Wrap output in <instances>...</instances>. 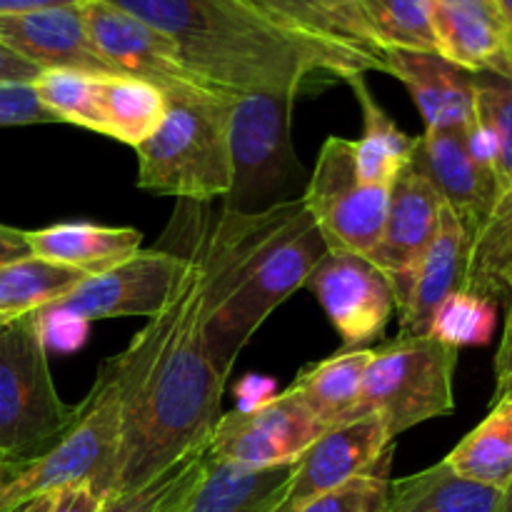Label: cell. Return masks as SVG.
Returning a JSON list of instances; mask_svg holds the SVG:
<instances>
[{
	"instance_id": "28",
	"label": "cell",
	"mask_w": 512,
	"mask_h": 512,
	"mask_svg": "<svg viewBox=\"0 0 512 512\" xmlns=\"http://www.w3.org/2000/svg\"><path fill=\"white\" fill-rule=\"evenodd\" d=\"M98 105L103 135L138 148L165 118L168 98L160 88L128 75H100Z\"/></svg>"
},
{
	"instance_id": "40",
	"label": "cell",
	"mask_w": 512,
	"mask_h": 512,
	"mask_svg": "<svg viewBox=\"0 0 512 512\" xmlns=\"http://www.w3.org/2000/svg\"><path fill=\"white\" fill-rule=\"evenodd\" d=\"M505 305V328L500 338L498 353H495V395L503 393L512 385V293L503 300Z\"/></svg>"
},
{
	"instance_id": "31",
	"label": "cell",
	"mask_w": 512,
	"mask_h": 512,
	"mask_svg": "<svg viewBox=\"0 0 512 512\" xmlns=\"http://www.w3.org/2000/svg\"><path fill=\"white\" fill-rule=\"evenodd\" d=\"M208 465L210 448L205 443L170 465L168 470L155 475L150 483L128 493L110 495L100 512H178L180 505L198 488Z\"/></svg>"
},
{
	"instance_id": "23",
	"label": "cell",
	"mask_w": 512,
	"mask_h": 512,
	"mask_svg": "<svg viewBox=\"0 0 512 512\" xmlns=\"http://www.w3.org/2000/svg\"><path fill=\"white\" fill-rule=\"evenodd\" d=\"M293 465L253 470L210 455L198 488L178 512H275L285 498Z\"/></svg>"
},
{
	"instance_id": "16",
	"label": "cell",
	"mask_w": 512,
	"mask_h": 512,
	"mask_svg": "<svg viewBox=\"0 0 512 512\" xmlns=\"http://www.w3.org/2000/svg\"><path fill=\"white\" fill-rule=\"evenodd\" d=\"M268 23L338 55L360 73H385V50L355 0H238Z\"/></svg>"
},
{
	"instance_id": "22",
	"label": "cell",
	"mask_w": 512,
	"mask_h": 512,
	"mask_svg": "<svg viewBox=\"0 0 512 512\" xmlns=\"http://www.w3.org/2000/svg\"><path fill=\"white\" fill-rule=\"evenodd\" d=\"M140 243H143L140 230L110 228V225L83 223V220L55 223L28 233L30 255L68 265L85 275H98L123 263L138 253Z\"/></svg>"
},
{
	"instance_id": "11",
	"label": "cell",
	"mask_w": 512,
	"mask_h": 512,
	"mask_svg": "<svg viewBox=\"0 0 512 512\" xmlns=\"http://www.w3.org/2000/svg\"><path fill=\"white\" fill-rule=\"evenodd\" d=\"M325 425L293 393L275 395L253 410L220 415L210 433L208 448L215 460L265 470L293 465L320 435Z\"/></svg>"
},
{
	"instance_id": "20",
	"label": "cell",
	"mask_w": 512,
	"mask_h": 512,
	"mask_svg": "<svg viewBox=\"0 0 512 512\" xmlns=\"http://www.w3.org/2000/svg\"><path fill=\"white\" fill-rule=\"evenodd\" d=\"M385 73L413 95L425 130H465L475 120V73L440 53L390 48L385 50Z\"/></svg>"
},
{
	"instance_id": "5",
	"label": "cell",
	"mask_w": 512,
	"mask_h": 512,
	"mask_svg": "<svg viewBox=\"0 0 512 512\" xmlns=\"http://www.w3.org/2000/svg\"><path fill=\"white\" fill-rule=\"evenodd\" d=\"M120 433L123 383L113 355L100 365L88 398L78 403L73 423L60 433V438L28 463H5V473L0 478V512L75 483H95L110 495Z\"/></svg>"
},
{
	"instance_id": "44",
	"label": "cell",
	"mask_w": 512,
	"mask_h": 512,
	"mask_svg": "<svg viewBox=\"0 0 512 512\" xmlns=\"http://www.w3.org/2000/svg\"><path fill=\"white\" fill-rule=\"evenodd\" d=\"M83 0H0V18L3 15H25L38 13L48 8H63V5H78Z\"/></svg>"
},
{
	"instance_id": "26",
	"label": "cell",
	"mask_w": 512,
	"mask_h": 512,
	"mask_svg": "<svg viewBox=\"0 0 512 512\" xmlns=\"http://www.w3.org/2000/svg\"><path fill=\"white\" fill-rule=\"evenodd\" d=\"M373 350L358 348L345 350L328 360L308 365L300 370L293 390L310 413L325 425V430L355 420L360 405V390H363V373Z\"/></svg>"
},
{
	"instance_id": "43",
	"label": "cell",
	"mask_w": 512,
	"mask_h": 512,
	"mask_svg": "<svg viewBox=\"0 0 512 512\" xmlns=\"http://www.w3.org/2000/svg\"><path fill=\"white\" fill-rule=\"evenodd\" d=\"M25 255H30L28 233L18 228H8V225H0V265L25 258Z\"/></svg>"
},
{
	"instance_id": "17",
	"label": "cell",
	"mask_w": 512,
	"mask_h": 512,
	"mask_svg": "<svg viewBox=\"0 0 512 512\" xmlns=\"http://www.w3.org/2000/svg\"><path fill=\"white\" fill-rule=\"evenodd\" d=\"M0 43L38 70H83V73L118 75L98 53L85 25L83 8L38 10L0 18Z\"/></svg>"
},
{
	"instance_id": "3",
	"label": "cell",
	"mask_w": 512,
	"mask_h": 512,
	"mask_svg": "<svg viewBox=\"0 0 512 512\" xmlns=\"http://www.w3.org/2000/svg\"><path fill=\"white\" fill-rule=\"evenodd\" d=\"M143 20L215 93L295 95L320 78L358 75L338 55L268 23L238 0H100Z\"/></svg>"
},
{
	"instance_id": "35",
	"label": "cell",
	"mask_w": 512,
	"mask_h": 512,
	"mask_svg": "<svg viewBox=\"0 0 512 512\" xmlns=\"http://www.w3.org/2000/svg\"><path fill=\"white\" fill-rule=\"evenodd\" d=\"M475 118L493 133L498 145L495 178L500 193L512 190V78L475 73Z\"/></svg>"
},
{
	"instance_id": "14",
	"label": "cell",
	"mask_w": 512,
	"mask_h": 512,
	"mask_svg": "<svg viewBox=\"0 0 512 512\" xmlns=\"http://www.w3.org/2000/svg\"><path fill=\"white\" fill-rule=\"evenodd\" d=\"M390 448L393 438L375 415L325 430L293 463L288 490L275 512H295L348 480L388 468Z\"/></svg>"
},
{
	"instance_id": "21",
	"label": "cell",
	"mask_w": 512,
	"mask_h": 512,
	"mask_svg": "<svg viewBox=\"0 0 512 512\" xmlns=\"http://www.w3.org/2000/svg\"><path fill=\"white\" fill-rule=\"evenodd\" d=\"M470 243H473V235L460 223L458 215L448 205H443L438 233L415 270L408 298L398 308L400 338L428 335L433 315L438 313L440 305L453 293L463 290Z\"/></svg>"
},
{
	"instance_id": "42",
	"label": "cell",
	"mask_w": 512,
	"mask_h": 512,
	"mask_svg": "<svg viewBox=\"0 0 512 512\" xmlns=\"http://www.w3.org/2000/svg\"><path fill=\"white\" fill-rule=\"evenodd\" d=\"M40 70L33 63L15 55L13 50L0 43V80H13V83H33Z\"/></svg>"
},
{
	"instance_id": "9",
	"label": "cell",
	"mask_w": 512,
	"mask_h": 512,
	"mask_svg": "<svg viewBox=\"0 0 512 512\" xmlns=\"http://www.w3.org/2000/svg\"><path fill=\"white\" fill-rule=\"evenodd\" d=\"M388 190L365 185L355 168L353 140L330 135L305 185L303 203L328 250H348L365 258L383 233Z\"/></svg>"
},
{
	"instance_id": "27",
	"label": "cell",
	"mask_w": 512,
	"mask_h": 512,
	"mask_svg": "<svg viewBox=\"0 0 512 512\" xmlns=\"http://www.w3.org/2000/svg\"><path fill=\"white\" fill-rule=\"evenodd\" d=\"M463 290L495 305L512 293V190L498 195L475 230Z\"/></svg>"
},
{
	"instance_id": "24",
	"label": "cell",
	"mask_w": 512,
	"mask_h": 512,
	"mask_svg": "<svg viewBox=\"0 0 512 512\" xmlns=\"http://www.w3.org/2000/svg\"><path fill=\"white\" fill-rule=\"evenodd\" d=\"M345 83L353 88L363 113V135L355 143V168L365 185L390 188L393 180L410 165L415 138L405 133L388 115V110L375 100L365 83V73L353 75Z\"/></svg>"
},
{
	"instance_id": "37",
	"label": "cell",
	"mask_w": 512,
	"mask_h": 512,
	"mask_svg": "<svg viewBox=\"0 0 512 512\" xmlns=\"http://www.w3.org/2000/svg\"><path fill=\"white\" fill-rule=\"evenodd\" d=\"M35 325H38V335L43 340L45 350H55V353H75L85 345L90 333V323L80 315L68 313V310L45 308L33 313Z\"/></svg>"
},
{
	"instance_id": "33",
	"label": "cell",
	"mask_w": 512,
	"mask_h": 512,
	"mask_svg": "<svg viewBox=\"0 0 512 512\" xmlns=\"http://www.w3.org/2000/svg\"><path fill=\"white\" fill-rule=\"evenodd\" d=\"M40 105L55 118V123H70L103 135V118L98 105V73L83 70H40L33 80Z\"/></svg>"
},
{
	"instance_id": "13",
	"label": "cell",
	"mask_w": 512,
	"mask_h": 512,
	"mask_svg": "<svg viewBox=\"0 0 512 512\" xmlns=\"http://www.w3.org/2000/svg\"><path fill=\"white\" fill-rule=\"evenodd\" d=\"M80 8L95 48L118 75L145 80L163 90L165 98H185L210 90L180 63L170 40L143 20L100 0H83Z\"/></svg>"
},
{
	"instance_id": "34",
	"label": "cell",
	"mask_w": 512,
	"mask_h": 512,
	"mask_svg": "<svg viewBox=\"0 0 512 512\" xmlns=\"http://www.w3.org/2000/svg\"><path fill=\"white\" fill-rule=\"evenodd\" d=\"M495 320H498V305L468 290H458L433 315L428 335L455 350L468 348V345H485L493 338Z\"/></svg>"
},
{
	"instance_id": "30",
	"label": "cell",
	"mask_w": 512,
	"mask_h": 512,
	"mask_svg": "<svg viewBox=\"0 0 512 512\" xmlns=\"http://www.w3.org/2000/svg\"><path fill=\"white\" fill-rule=\"evenodd\" d=\"M455 475L503 493L512 480V410L490 405V415L445 458Z\"/></svg>"
},
{
	"instance_id": "10",
	"label": "cell",
	"mask_w": 512,
	"mask_h": 512,
	"mask_svg": "<svg viewBox=\"0 0 512 512\" xmlns=\"http://www.w3.org/2000/svg\"><path fill=\"white\" fill-rule=\"evenodd\" d=\"M188 258L170 250H138L123 263L88 275L50 308L68 310L88 323L108 318H155L183 285Z\"/></svg>"
},
{
	"instance_id": "25",
	"label": "cell",
	"mask_w": 512,
	"mask_h": 512,
	"mask_svg": "<svg viewBox=\"0 0 512 512\" xmlns=\"http://www.w3.org/2000/svg\"><path fill=\"white\" fill-rule=\"evenodd\" d=\"M503 493L473 483L440 460L408 478L390 480L383 512H498Z\"/></svg>"
},
{
	"instance_id": "7",
	"label": "cell",
	"mask_w": 512,
	"mask_h": 512,
	"mask_svg": "<svg viewBox=\"0 0 512 512\" xmlns=\"http://www.w3.org/2000/svg\"><path fill=\"white\" fill-rule=\"evenodd\" d=\"M78 405L60 400L33 315L0 325V460L28 463L73 423Z\"/></svg>"
},
{
	"instance_id": "39",
	"label": "cell",
	"mask_w": 512,
	"mask_h": 512,
	"mask_svg": "<svg viewBox=\"0 0 512 512\" xmlns=\"http://www.w3.org/2000/svg\"><path fill=\"white\" fill-rule=\"evenodd\" d=\"M108 495L95 483H75L55 490L53 505L48 512H100Z\"/></svg>"
},
{
	"instance_id": "50",
	"label": "cell",
	"mask_w": 512,
	"mask_h": 512,
	"mask_svg": "<svg viewBox=\"0 0 512 512\" xmlns=\"http://www.w3.org/2000/svg\"><path fill=\"white\" fill-rule=\"evenodd\" d=\"M0 325H3V320H0Z\"/></svg>"
},
{
	"instance_id": "15",
	"label": "cell",
	"mask_w": 512,
	"mask_h": 512,
	"mask_svg": "<svg viewBox=\"0 0 512 512\" xmlns=\"http://www.w3.org/2000/svg\"><path fill=\"white\" fill-rule=\"evenodd\" d=\"M443 205L433 183L413 165H408L390 185L383 233L365 258L385 275L393 288L395 310L408 298L415 270L438 233Z\"/></svg>"
},
{
	"instance_id": "4",
	"label": "cell",
	"mask_w": 512,
	"mask_h": 512,
	"mask_svg": "<svg viewBox=\"0 0 512 512\" xmlns=\"http://www.w3.org/2000/svg\"><path fill=\"white\" fill-rule=\"evenodd\" d=\"M235 98L200 90L168 98L163 123L138 155V188L180 200L225 198L230 188V110Z\"/></svg>"
},
{
	"instance_id": "38",
	"label": "cell",
	"mask_w": 512,
	"mask_h": 512,
	"mask_svg": "<svg viewBox=\"0 0 512 512\" xmlns=\"http://www.w3.org/2000/svg\"><path fill=\"white\" fill-rule=\"evenodd\" d=\"M43 123H55V118L40 105L33 85L0 80V128Z\"/></svg>"
},
{
	"instance_id": "2",
	"label": "cell",
	"mask_w": 512,
	"mask_h": 512,
	"mask_svg": "<svg viewBox=\"0 0 512 512\" xmlns=\"http://www.w3.org/2000/svg\"><path fill=\"white\" fill-rule=\"evenodd\" d=\"M323 235L303 198L260 215H220L198 250L205 268V345L228 378L255 330L325 255Z\"/></svg>"
},
{
	"instance_id": "1",
	"label": "cell",
	"mask_w": 512,
	"mask_h": 512,
	"mask_svg": "<svg viewBox=\"0 0 512 512\" xmlns=\"http://www.w3.org/2000/svg\"><path fill=\"white\" fill-rule=\"evenodd\" d=\"M123 383V433L110 495L150 483L210 440L225 375L205 345V268L198 253L173 303L115 355ZM108 495V498H110Z\"/></svg>"
},
{
	"instance_id": "19",
	"label": "cell",
	"mask_w": 512,
	"mask_h": 512,
	"mask_svg": "<svg viewBox=\"0 0 512 512\" xmlns=\"http://www.w3.org/2000/svg\"><path fill=\"white\" fill-rule=\"evenodd\" d=\"M438 53L468 73L512 78V35L495 0H428Z\"/></svg>"
},
{
	"instance_id": "18",
	"label": "cell",
	"mask_w": 512,
	"mask_h": 512,
	"mask_svg": "<svg viewBox=\"0 0 512 512\" xmlns=\"http://www.w3.org/2000/svg\"><path fill=\"white\" fill-rule=\"evenodd\" d=\"M410 165L433 183L443 203L475 235L498 200L500 188L493 170L475 163L468 153L465 130H425L415 138Z\"/></svg>"
},
{
	"instance_id": "8",
	"label": "cell",
	"mask_w": 512,
	"mask_h": 512,
	"mask_svg": "<svg viewBox=\"0 0 512 512\" xmlns=\"http://www.w3.org/2000/svg\"><path fill=\"white\" fill-rule=\"evenodd\" d=\"M458 350L433 335L395 338L370 353L355 420L375 415L390 438L455 410Z\"/></svg>"
},
{
	"instance_id": "29",
	"label": "cell",
	"mask_w": 512,
	"mask_h": 512,
	"mask_svg": "<svg viewBox=\"0 0 512 512\" xmlns=\"http://www.w3.org/2000/svg\"><path fill=\"white\" fill-rule=\"evenodd\" d=\"M83 278L88 275L68 265L50 263L38 255H25L3 263L0 265V320L8 323L50 308Z\"/></svg>"
},
{
	"instance_id": "12",
	"label": "cell",
	"mask_w": 512,
	"mask_h": 512,
	"mask_svg": "<svg viewBox=\"0 0 512 512\" xmlns=\"http://www.w3.org/2000/svg\"><path fill=\"white\" fill-rule=\"evenodd\" d=\"M305 288L323 305L345 350L383 338L395 313L393 288L385 275L368 258L348 250H325Z\"/></svg>"
},
{
	"instance_id": "46",
	"label": "cell",
	"mask_w": 512,
	"mask_h": 512,
	"mask_svg": "<svg viewBox=\"0 0 512 512\" xmlns=\"http://www.w3.org/2000/svg\"><path fill=\"white\" fill-rule=\"evenodd\" d=\"M495 3H498L500 13H503V18H505V25H508V30L512 35V0H495Z\"/></svg>"
},
{
	"instance_id": "32",
	"label": "cell",
	"mask_w": 512,
	"mask_h": 512,
	"mask_svg": "<svg viewBox=\"0 0 512 512\" xmlns=\"http://www.w3.org/2000/svg\"><path fill=\"white\" fill-rule=\"evenodd\" d=\"M380 48L438 53L428 0H355Z\"/></svg>"
},
{
	"instance_id": "48",
	"label": "cell",
	"mask_w": 512,
	"mask_h": 512,
	"mask_svg": "<svg viewBox=\"0 0 512 512\" xmlns=\"http://www.w3.org/2000/svg\"><path fill=\"white\" fill-rule=\"evenodd\" d=\"M490 405H505V408L512 410V385L508 390H503V393L493 395V403H490Z\"/></svg>"
},
{
	"instance_id": "41",
	"label": "cell",
	"mask_w": 512,
	"mask_h": 512,
	"mask_svg": "<svg viewBox=\"0 0 512 512\" xmlns=\"http://www.w3.org/2000/svg\"><path fill=\"white\" fill-rule=\"evenodd\" d=\"M235 398L240 400L238 410H253L258 405L268 403L275 398V383L268 375H245L238 385H235Z\"/></svg>"
},
{
	"instance_id": "49",
	"label": "cell",
	"mask_w": 512,
	"mask_h": 512,
	"mask_svg": "<svg viewBox=\"0 0 512 512\" xmlns=\"http://www.w3.org/2000/svg\"><path fill=\"white\" fill-rule=\"evenodd\" d=\"M3 473H5V463H3V460H0V478H3Z\"/></svg>"
},
{
	"instance_id": "47",
	"label": "cell",
	"mask_w": 512,
	"mask_h": 512,
	"mask_svg": "<svg viewBox=\"0 0 512 512\" xmlns=\"http://www.w3.org/2000/svg\"><path fill=\"white\" fill-rule=\"evenodd\" d=\"M498 512H512V480H510L508 488L503 490V498H500Z\"/></svg>"
},
{
	"instance_id": "36",
	"label": "cell",
	"mask_w": 512,
	"mask_h": 512,
	"mask_svg": "<svg viewBox=\"0 0 512 512\" xmlns=\"http://www.w3.org/2000/svg\"><path fill=\"white\" fill-rule=\"evenodd\" d=\"M388 483V468H380L348 480L340 488L300 505L295 512H383Z\"/></svg>"
},
{
	"instance_id": "6",
	"label": "cell",
	"mask_w": 512,
	"mask_h": 512,
	"mask_svg": "<svg viewBox=\"0 0 512 512\" xmlns=\"http://www.w3.org/2000/svg\"><path fill=\"white\" fill-rule=\"evenodd\" d=\"M295 95L253 93L235 98L230 110V188L223 210L260 215L293 203L308 185L290 135Z\"/></svg>"
},
{
	"instance_id": "45",
	"label": "cell",
	"mask_w": 512,
	"mask_h": 512,
	"mask_svg": "<svg viewBox=\"0 0 512 512\" xmlns=\"http://www.w3.org/2000/svg\"><path fill=\"white\" fill-rule=\"evenodd\" d=\"M53 498H55V493L38 495V498H30V500H25V503H18L8 512H48L50 505H53Z\"/></svg>"
}]
</instances>
